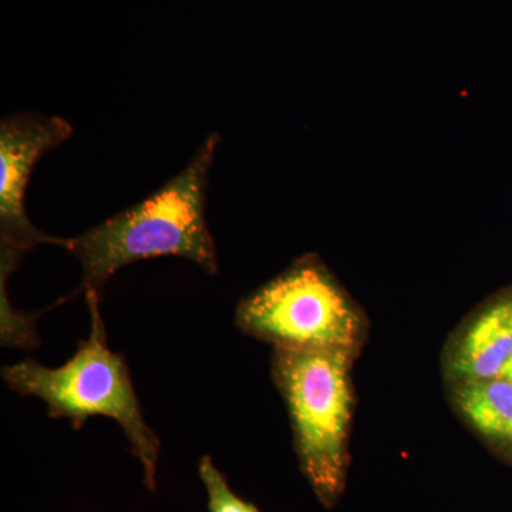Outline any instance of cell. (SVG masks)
<instances>
[{"label":"cell","instance_id":"ba28073f","mask_svg":"<svg viewBox=\"0 0 512 512\" xmlns=\"http://www.w3.org/2000/svg\"><path fill=\"white\" fill-rule=\"evenodd\" d=\"M198 471L207 490L210 512H261L229 488L227 478L218 470L211 457L201 458Z\"/></svg>","mask_w":512,"mask_h":512},{"label":"cell","instance_id":"9c48e42d","mask_svg":"<svg viewBox=\"0 0 512 512\" xmlns=\"http://www.w3.org/2000/svg\"><path fill=\"white\" fill-rule=\"evenodd\" d=\"M501 377H504V379L510 380V382H512V357L510 362L505 365L503 373H501Z\"/></svg>","mask_w":512,"mask_h":512},{"label":"cell","instance_id":"6da1fadb","mask_svg":"<svg viewBox=\"0 0 512 512\" xmlns=\"http://www.w3.org/2000/svg\"><path fill=\"white\" fill-rule=\"evenodd\" d=\"M221 136L212 133L190 164L146 200L107 218L63 248L82 265L83 279L74 296L101 299L111 276L124 266L156 258L181 256L208 275L218 272L217 248L208 229L205 207L210 173Z\"/></svg>","mask_w":512,"mask_h":512},{"label":"cell","instance_id":"3957f363","mask_svg":"<svg viewBox=\"0 0 512 512\" xmlns=\"http://www.w3.org/2000/svg\"><path fill=\"white\" fill-rule=\"evenodd\" d=\"M349 350L276 348L274 375L291 416L302 473L332 507L348 477Z\"/></svg>","mask_w":512,"mask_h":512},{"label":"cell","instance_id":"277c9868","mask_svg":"<svg viewBox=\"0 0 512 512\" xmlns=\"http://www.w3.org/2000/svg\"><path fill=\"white\" fill-rule=\"evenodd\" d=\"M237 326L276 348L352 352L360 319L329 272L303 259L239 303Z\"/></svg>","mask_w":512,"mask_h":512},{"label":"cell","instance_id":"8992f818","mask_svg":"<svg viewBox=\"0 0 512 512\" xmlns=\"http://www.w3.org/2000/svg\"><path fill=\"white\" fill-rule=\"evenodd\" d=\"M512 357V298L484 309L454 350L451 369L466 382L501 377Z\"/></svg>","mask_w":512,"mask_h":512},{"label":"cell","instance_id":"7a4b0ae2","mask_svg":"<svg viewBox=\"0 0 512 512\" xmlns=\"http://www.w3.org/2000/svg\"><path fill=\"white\" fill-rule=\"evenodd\" d=\"M92 330L63 366L57 369L22 360L3 367L9 389L46 403L50 417L70 421L80 429L93 416L113 419L126 434L131 451L144 470V483L156 490L161 443L143 416L126 360L107 346L100 299L86 298Z\"/></svg>","mask_w":512,"mask_h":512},{"label":"cell","instance_id":"52a82bcc","mask_svg":"<svg viewBox=\"0 0 512 512\" xmlns=\"http://www.w3.org/2000/svg\"><path fill=\"white\" fill-rule=\"evenodd\" d=\"M466 419L487 439L512 444V382L504 377L466 382L457 396Z\"/></svg>","mask_w":512,"mask_h":512},{"label":"cell","instance_id":"5b68a950","mask_svg":"<svg viewBox=\"0 0 512 512\" xmlns=\"http://www.w3.org/2000/svg\"><path fill=\"white\" fill-rule=\"evenodd\" d=\"M73 127L62 117L13 114L0 123V271L12 275L23 254L40 244L63 247L29 220L25 194L40 157L69 140Z\"/></svg>","mask_w":512,"mask_h":512}]
</instances>
